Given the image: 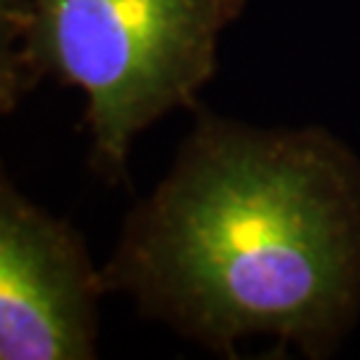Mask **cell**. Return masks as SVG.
<instances>
[{"mask_svg": "<svg viewBox=\"0 0 360 360\" xmlns=\"http://www.w3.org/2000/svg\"><path fill=\"white\" fill-rule=\"evenodd\" d=\"M102 283L221 358L245 336L328 358L360 315V158L321 126L257 129L198 107Z\"/></svg>", "mask_w": 360, "mask_h": 360, "instance_id": "6da1fadb", "label": "cell"}, {"mask_svg": "<svg viewBox=\"0 0 360 360\" xmlns=\"http://www.w3.org/2000/svg\"><path fill=\"white\" fill-rule=\"evenodd\" d=\"M248 0H30L27 56L46 77L86 94L89 166L129 184L136 136L174 110H198L217 72L221 32Z\"/></svg>", "mask_w": 360, "mask_h": 360, "instance_id": "7a4b0ae2", "label": "cell"}, {"mask_svg": "<svg viewBox=\"0 0 360 360\" xmlns=\"http://www.w3.org/2000/svg\"><path fill=\"white\" fill-rule=\"evenodd\" d=\"M107 294L83 232L16 190L0 160V360H91Z\"/></svg>", "mask_w": 360, "mask_h": 360, "instance_id": "3957f363", "label": "cell"}, {"mask_svg": "<svg viewBox=\"0 0 360 360\" xmlns=\"http://www.w3.org/2000/svg\"><path fill=\"white\" fill-rule=\"evenodd\" d=\"M30 0H0V115H11L40 86L27 56Z\"/></svg>", "mask_w": 360, "mask_h": 360, "instance_id": "277c9868", "label": "cell"}]
</instances>
